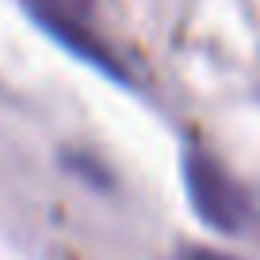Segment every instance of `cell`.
Listing matches in <instances>:
<instances>
[{"label":"cell","mask_w":260,"mask_h":260,"mask_svg":"<svg viewBox=\"0 0 260 260\" xmlns=\"http://www.w3.org/2000/svg\"><path fill=\"white\" fill-rule=\"evenodd\" d=\"M39 23H81L92 16L96 0H23Z\"/></svg>","instance_id":"2"},{"label":"cell","mask_w":260,"mask_h":260,"mask_svg":"<svg viewBox=\"0 0 260 260\" xmlns=\"http://www.w3.org/2000/svg\"><path fill=\"white\" fill-rule=\"evenodd\" d=\"M184 184L191 195L195 214L218 234H237L249 218V195L241 191L234 176L203 149L184 153Z\"/></svg>","instance_id":"1"},{"label":"cell","mask_w":260,"mask_h":260,"mask_svg":"<svg viewBox=\"0 0 260 260\" xmlns=\"http://www.w3.org/2000/svg\"><path fill=\"white\" fill-rule=\"evenodd\" d=\"M172 260H237V256L218 252V249H207V245H180Z\"/></svg>","instance_id":"3"}]
</instances>
